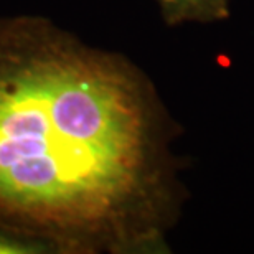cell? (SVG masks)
Here are the masks:
<instances>
[{
  "mask_svg": "<svg viewBox=\"0 0 254 254\" xmlns=\"http://www.w3.org/2000/svg\"><path fill=\"white\" fill-rule=\"evenodd\" d=\"M182 127L121 53L0 17V230L53 254H167L189 198Z\"/></svg>",
  "mask_w": 254,
  "mask_h": 254,
  "instance_id": "6da1fadb",
  "label": "cell"
},
{
  "mask_svg": "<svg viewBox=\"0 0 254 254\" xmlns=\"http://www.w3.org/2000/svg\"><path fill=\"white\" fill-rule=\"evenodd\" d=\"M169 27L184 23H215L230 18L231 0H155Z\"/></svg>",
  "mask_w": 254,
  "mask_h": 254,
  "instance_id": "7a4b0ae2",
  "label": "cell"
},
{
  "mask_svg": "<svg viewBox=\"0 0 254 254\" xmlns=\"http://www.w3.org/2000/svg\"><path fill=\"white\" fill-rule=\"evenodd\" d=\"M0 254H52L47 246L18 233L0 230Z\"/></svg>",
  "mask_w": 254,
  "mask_h": 254,
  "instance_id": "3957f363",
  "label": "cell"
}]
</instances>
